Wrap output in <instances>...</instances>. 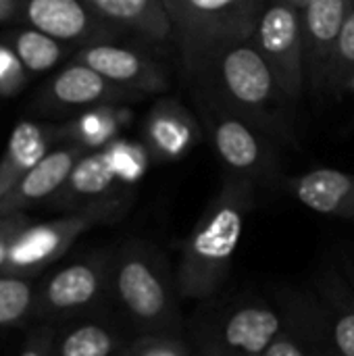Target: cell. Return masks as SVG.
I'll return each instance as SVG.
<instances>
[{
  "label": "cell",
  "mask_w": 354,
  "mask_h": 356,
  "mask_svg": "<svg viewBox=\"0 0 354 356\" xmlns=\"http://www.w3.org/2000/svg\"><path fill=\"white\" fill-rule=\"evenodd\" d=\"M190 86L259 125L277 144L296 142L290 111L294 104L280 88L252 38L215 54L200 73L190 77Z\"/></svg>",
  "instance_id": "cell-2"
},
{
  "label": "cell",
  "mask_w": 354,
  "mask_h": 356,
  "mask_svg": "<svg viewBox=\"0 0 354 356\" xmlns=\"http://www.w3.org/2000/svg\"><path fill=\"white\" fill-rule=\"evenodd\" d=\"M13 50L27 71L42 73L52 69L65 54V46L61 40L40 31V29H23L15 35Z\"/></svg>",
  "instance_id": "cell-24"
},
{
  "label": "cell",
  "mask_w": 354,
  "mask_h": 356,
  "mask_svg": "<svg viewBox=\"0 0 354 356\" xmlns=\"http://www.w3.org/2000/svg\"><path fill=\"white\" fill-rule=\"evenodd\" d=\"M351 6H354V0H351Z\"/></svg>",
  "instance_id": "cell-36"
},
{
  "label": "cell",
  "mask_w": 354,
  "mask_h": 356,
  "mask_svg": "<svg viewBox=\"0 0 354 356\" xmlns=\"http://www.w3.org/2000/svg\"><path fill=\"white\" fill-rule=\"evenodd\" d=\"M311 302L330 355L354 356V286L348 275L325 273Z\"/></svg>",
  "instance_id": "cell-14"
},
{
  "label": "cell",
  "mask_w": 354,
  "mask_h": 356,
  "mask_svg": "<svg viewBox=\"0 0 354 356\" xmlns=\"http://www.w3.org/2000/svg\"><path fill=\"white\" fill-rule=\"evenodd\" d=\"M134 338L127 325L100 315L79 317L71 325L56 327L52 356H117Z\"/></svg>",
  "instance_id": "cell-19"
},
{
  "label": "cell",
  "mask_w": 354,
  "mask_h": 356,
  "mask_svg": "<svg viewBox=\"0 0 354 356\" xmlns=\"http://www.w3.org/2000/svg\"><path fill=\"white\" fill-rule=\"evenodd\" d=\"M25 17L33 29H40L61 42H81L86 46L117 42L123 29L100 17L83 0H25Z\"/></svg>",
  "instance_id": "cell-10"
},
{
  "label": "cell",
  "mask_w": 354,
  "mask_h": 356,
  "mask_svg": "<svg viewBox=\"0 0 354 356\" xmlns=\"http://www.w3.org/2000/svg\"><path fill=\"white\" fill-rule=\"evenodd\" d=\"M354 77V6H351L342 31L338 35L330 73H328V83L325 90L330 92H344L348 90Z\"/></svg>",
  "instance_id": "cell-27"
},
{
  "label": "cell",
  "mask_w": 354,
  "mask_h": 356,
  "mask_svg": "<svg viewBox=\"0 0 354 356\" xmlns=\"http://www.w3.org/2000/svg\"><path fill=\"white\" fill-rule=\"evenodd\" d=\"M257 186L225 175L192 232L177 244L175 280L182 298L211 300L230 277L244 223L255 209Z\"/></svg>",
  "instance_id": "cell-1"
},
{
  "label": "cell",
  "mask_w": 354,
  "mask_h": 356,
  "mask_svg": "<svg viewBox=\"0 0 354 356\" xmlns=\"http://www.w3.org/2000/svg\"><path fill=\"white\" fill-rule=\"evenodd\" d=\"M286 2H288V4H292L294 8L303 10V8H305V6H307V4H309L311 0H286Z\"/></svg>",
  "instance_id": "cell-33"
},
{
  "label": "cell",
  "mask_w": 354,
  "mask_h": 356,
  "mask_svg": "<svg viewBox=\"0 0 354 356\" xmlns=\"http://www.w3.org/2000/svg\"><path fill=\"white\" fill-rule=\"evenodd\" d=\"M15 10V0H0V21L8 19Z\"/></svg>",
  "instance_id": "cell-32"
},
{
  "label": "cell",
  "mask_w": 354,
  "mask_h": 356,
  "mask_svg": "<svg viewBox=\"0 0 354 356\" xmlns=\"http://www.w3.org/2000/svg\"><path fill=\"white\" fill-rule=\"evenodd\" d=\"M27 69L19 60L17 52L0 44V94L10 96L19 92L25 83Z\"/></svg>",
  "instance_id": "cell-29"
},
{
  "label": "cell",
  "mask_w": 354,
  "mask_h": 356,
  "mask_svg": "<svg viewBox=\"0 0 354 356\" xmlns=\"http://www.w3.org/2000/svg\"><path fill=\"white\" fill-rule=\"evenodd\" d=\"M129 198L125 186L117 179L104 150L86 152L73 167L58 200L69 209H90L106 202Z\"/></svg>",
  "instance_id": "cell-17"
},
{
  "label": "cell",
  "mask_w": 354,
  "mask_h": 356,
  "mask_svg": "<svg viewBox=\"0 0 354 356\" xmlns=\"http://www.w3.org/2000/svg\"><path fill=\"white\" fill-rule=\"evenodd\" d=\"M267 0H165L186 77L232 44L250 40Z\"/></svg>",
  "instance_id": "cell-4"
},
{
  "label": "cell",
  "mask_w": 354,
  "mask_h": 356,
  "mask_svg": "<svg viewBox=\"0 0 354 356\" xmlns=\"http://www.w3.org/2000/svg\"><path fill=\"white\" fill-rule=\"evenodd\" d=\"M35 288L29 277L0 273V327H15L33 317Z\"/></svg>",
  "instance_id": "cell-25"
},
{
  "label": "cell",
  "mask_w": 354,
  "mask_h": 356,
  "mask_svg": "<svg viewBox=\"0 0 354 356\" xmlns=\"http://www.w3.org/2000/svg\"><path fill=\"white\" fill-rule=\"evenodd\" d=\"M113 252H92L44 280L35 290L33 317L38 319H79L100 315L111 300Z\"/></svg>",
  "instance_id": "cell-8"
},
{
  "label": "cell",
  "mask_w": 354,
  "mask_h": 356,
  "mask_svg": "<svg viewBox=\"0 0 354 356\" xmlns=\"http://www.w3.org/2000/svg\"><path fill=\"white\" fill-rule=\"evenodd\" d=\"M129 202L131 196L115 202L81 209L52 221H44L35 225L27 223L10 242L6 267L2 273L21 275V277L40 273L46 265L58 261L81 234H86L88 229L100 223L117 221L127 211Z\"/></svg>",
  "instance_id": "cell-7"
},
{
  "label": "cell",
  "mask_w": 354,
  "mask_h": 356,
  "mask_svg": "<svg viewBox=\"0 0 354 356\" xmlns=\"http://www.w3.org/2000/svg\"><path fill=\"white\" fill-rule=\"evenodd\" d=\"M348 10L351 0H311L300 10L307 86L313 92L325 90L334 48Z\"/></svg>",
  "instance_id": "cell-13"
},
{
  "label": "cell",
  "mask_w": 354,
  "mask_h": 356,
  "mask_svg": "<svg viewBox=\"0 0 354 356\" xmlns=\"http://www.w3.org/2000/svg\"><path fill=\"white\" fill-rule=\"evenodd\" d=\"M56 327H38L25 342L19 356H52V342H54Z\"/></svg>",
  "instance_id": "cell-31"
},
{
  "label": "cell",
  "mask_w": 354,
  "mask_h": 356,
  "mask_svg": "<svg viewBox=\"0 0 354 356\" xmlns=\"http://www.w3.org/2000/svg\"><path fill=\"white\" fill-rule=\"evenodd\" d=\"M348 90L354 94V77H353V81H351V86H348Z\"/></svg>",
  "instance_id": "cell-35"
},
{
  "label": "cell",
  "mask_w": 354,
  "mask_h": 356,
  "mask_svg": "<svg viewBox=\"0 0 354 356\" xmlns=\"http://www.w3.org/2000/svg\"><path fill=\"white\" fill-rule=\"evenodd\" d=\"M86 152L88 150L79 144L50 150L35 167H31L19 179V184L6 196L0 198V217L19 215L50 196H56L67 184L73 167Z\"/></svg>",
  "instance_id": "cell-15"
},
{
  "label": "cell",
  "mask_w": 354,
  "mask_h": 356,
  "mask_svg": "<svg viewBox=\"0 0 354 356\" xmlns=\"http://www.w3.org/2000/svg\"><path fill=\"white\" fill-rule=\"evenodd\" d=\"M348 280H351V284L354 286V269H348Z\"/></svg>",
  "instance_id": "cell-34"
},
{
  "label": "cell",
  "mask_w": 354,
  "mask_h": 356,
  "mask_svg": "<svg viewBox=\"0 0 354 356\" xmlns=\"http://www.w3.org/2000/svg\"><path fill=\"white\" fill-rule=\"evenodd\" d=\"M286 325L263 356H332L321 336L313 302L296 300L284 307Z\"/></svg>",
  "instance_id": "cell-21"
},
{
  "label": "cell",
  "mask_w": 354,
  "mask_h": 356,
  "mask_svg": "<svg viewBox=\"0 0 354 356\" xmlns=\"http://www.w3.org/2000/svg\"><path fill=\"white\" fill-rule=\"evenodd\" d=\"M280 88L296 104L307 88L300 10L286 0H267L252 35Z\"/></svg>",
  "instance_id": "cell-9"
},
{
  "label": "cell",
  "mask_w": 354,
  "mask_h": 356,
  "mask_svg": "<svg viewBox=\"0 0 354 356\" xmlns=\"http://www.w3.org/2000/svg\"><path fill=\"white\" fill-rule=\"evenodd\" d=\"M286 325V311L259 298L200 313L192 327L194 356H263Z\"/></svg>",
  "instance_id": "cell-6"
},
{
  "label": "cell",
  "mask_w": 354,
  "mask_h": 356,
  "mask_svg": "<svg viewBox=\"0 0 354 356\" xmlns=\"http://www.w3.org/2000/svg\"><path fill=\"white\" fill-rule=\"evenodd\" d=\"M27 221L25 217L19 215H6L0 217V273L6 267V259H8V250H10V242L15 240V236L21 232V227H25Z\"/></svg>",
  "instance_id": "cell-30"
},
{
  "label": "cell",
  "mask_w": 354,
  "mask_h": 356,
  "mask_svg": "<svg viewBox=\"0 0 354 356\" xmlns=\"http://www.w3.org/2000/svg\"><path fill=\"white\" fill-rule=\"evenodd\" d=\"M202 136L196 113L173 96H161L146 115L142 142L154 163H173L188 156Z\"/></svg>",
  "instance_id": "cell-12"
},
{
  "label": "cell",
  "mask_w": 354,
  "mask_h": 356,
  "mask_svg": "<svg viewBox=\"0 0 354 356\" xmlns=\"http://www.w3.org/2000/svg\"><path fill=\"white\" fill-rule=\"evenodd\" d=\"M179 288L167 254L144 240H129L113 252L111 300L134 336H184Z\"/></svg>",
  "instance_id": "cell-3"
},
{
  "label": "cell",
  "mask_w": 354,
  "mask_h": 356,
  "mask_svg": "<svg viewBox=\"0 0 354 356\" xmlns=\"http://www.w3.org/2000/svg\"><path fill=\"white\" fill-rule=\"evenodd\" d=\"M134 113L127 104H100L86 111L77 121L71 125V134L75 144L92 150H102L113 140L119 138L121 129L131 121Z\"/></svg>",
  "instance_id": "cell-23"
},
{
  "label": "cell",
  "mask_w": 354,
  "mask_h": 356,
  "mask_svg": "<svg viewBox=\"0 0 354 356\" xmlns=\"http://www.w3.org/2000/svg\"><path fill=\"white\" fill-rule=\"evenodd\" d=\"M117 356H194L190 342L175 334L134 336Z\"/></svg>",
  "instance_id": "cell-28"
},
{
  "label": "cell",
  "mask_w": 354,
  "mask_h": 356,
  "mask_svg": "<svg viewBox=\"0 0 354 356\" xmlns=\"http://www.w3.org/2000/svg\"><path fill=\"white\" fill-rule=\"evenodd\" d=\"M100 17L115 23L127 33L152 44L173 42V27L165 0H83Z\"/></svg>",
  "instance_id": "cell-20"
},
{
  "label": "cell",
  "mask_w": 354,
  "mask_h": 356,
  "mask_svg": "<svg viewBox=\"0 0 354 356\" xmlns=\"http://www.w3.org/2000/svg\"><path fill=\"white\" fill-rule=\"evenodd\" d=\"M50 94L56 104L63 106H100V104H129L140 102L146 96L127 88H121L88 65L75 60L65 67L50 83Z\"/></svg>",
  "instance_id": "cell-18"
},
{
  "label": "cell",
  "mask_w": 354,
  "mask_h": 356,
  "mask_svg": "<svg viewBox=\"0 0 354 356\" xmlns=\"http://www.w3.org/2000/svg\"><path fill=\"white\" fill-rule=\"evenodd\" d=\"M50 152V134L29 121L19 123L0 159V198L6 196L19 179Z\"/></svg>",
  "instance_id": "cell-22"
},
{
  "label": "cell",
  "mask_w": 354,
  "mask_h": 356,
  "mask_svg": "<svg viewBox=\"0 0 354 356\" xmlns=\"http://www.w3.org/2000/svg\"><path fill=\"white\" fill-rule=\"evenodd\" d=\"M75 60L98 71L108 81L144 96H159L169 90L167 73L154 58L117 42L83 46Z\"/></svg>",
  "instance_id": "cell-11"
},
{
  "label": "cell",
  "mask_w": 354,
  "mask_h": 356,
  "mask_svg": "<svg viewBox=\"0 0 354 356\" xmlns=\"http://www.w3.org/2000/svg\"><path fill=\"white\" fill-rule=\"evenodd\" d=\"M198 119L225 175L252 181L257 188L284 184L277 142L246 117L234 113L207 92L192 90Z\"/></svg>",
  "instance_id": "cell-5"
},
{
  "label": "cell",
  "mask_w": 354,
  "mask_h": 356,
  "mask_svg": "<svg viewBox=\"0 0 354 356\" xmlns=\"http://www.w3.org/2000/svg\"><path fill=\"white\" fill-rule=\"evenodd\" d=\"M117 179L127 188L134 186L142 179L146 169L152 163V156L146 148L144 142H134V140H123L117 138L108 146L102 148Z\"/></svg>",
  "instance_id": "cell-26"
},
{
  "label": "cell",
  "mask_w": 354,
  "mask_h": 356,
  "mask_svg": "<svg viewBox=\"0 0 354 356\" xmlns=\"http://www.w3.org/2000/svg\"><path fill=\"white\" fill-rule=\"evenodd\" d=\"M284 188L307 209L338 219H354V173L313 169L284 179Z\"/></svg>",
  "instance_id": "cell-16"
}]
</instances>
